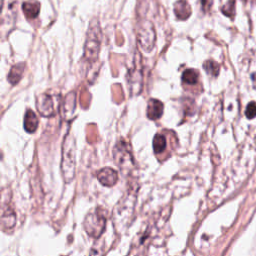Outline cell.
<instances>
[{"label": "cell", "instance_id": "obj_1", "mask_svg": "<svg viewBox=\"0 0 256 256\" xmlns=\"http://www.w3.org/2000/svg\"><path fill=\"white\" fill-rule=\"evenodd\" d=\"M76 169V143L72 134L68 133L62 145L61 171L64 182L70 183L75 177Z\"/></svg>", "mask_w": 256, "mask_h": 256}, {"label": "cell", "instance_id": "obj_2", "mask_svg": "<svg viewBox=\"0 0 256 256\" xmlns=\"http://www.w3.org/2000/svg\"><path fill=\"white\" fill-rule=\"evenodd\" d=\"M102 33L99 22L96 19L90 23L89 30L87 32V38L84 46V58L89 64H93L97 61L100 45H101Z\"/></svg>", "mask_w": 256, "mask_h": 256}, {"label": "cell", "instance_id": "obj_3", "mask_svg": "<svg viewBox=\"0 0 256 256\" xmlns=\"http://www.w3.org/2000/svg\"><path fill=\"white\" fill-rule=\"evenodd\" d=\"M106 226V216L104 215L102 209L95 208L94 210L90 211L84 219L83 227L86 231V233L94 238H99Z\"/></svg>", "mask_w": 256, "mask_h": 256}, {"label": "cell", "instance_id": "obj_4", "mask_svg": "<svg viewBox=\"0 0 256 256\" xmlns=\"http://www.w3.org/2000/svg\"><path fill=\"white\" fill-rule=\"evenodd\" d=\"M113 157L115 163L122 171H129L134 166L133 156L129 143L123 139L119 140L113 149Z\"/></svg>", "mask_w": 256, "mask_h": 256}, {"label": "cell", "instance_id": "obj_5", "mask_svg": "<svg viewBox=\"0 0 256 256\" xmlns=\"http://www.w3.org/2000/svg\"><path fill=\"white\" fill-rule=\"evenodd\" d=\"M156 33L154 25L149 20H144L139 25L137 30V42L140 47L147 53H149L155 46Z\"/></svg>", "mask_w": 256, "mask_h": 256}, {"label": "cell", "instance_id": "obj_6", "mask_svg": "<svg viewBox=\"0 0 256 256\" xmlns=\"http://www.w3.org/2000/svg\"><path fill=\"white\" fill-rule=\"evenodd\" d=\"M128 82H129L130 89L133 95H138L141 92L143 86V76L142 68L138 66V61H135L134 67L131 68L129 73H128Z\"/></svg>", "mask_w": 256, "mask_h": 256}, {"label": "cell", "instance_id": "obj_7", "mask_svg": "<svg viewBox=\"0 0 256 256\" xmlns=\"http://www.w3.org/2000/svg\"><path fill=\"white\" fill-rule=\"evenodd\" d=\"M36 107L40 115L43 117H51L55 113L53 98L47 93H42L37 97Z\"/></svg>", "mask_w": 256, "mask_h": 256}, {"label": "cell", "instance_id": "obj_8", "mask_svg": "<svg viewBox=\"0 0 256 256\" xmlns=\"http://www.w3.org/2000/svg\"><path fill=\"white\" fill-rule=\"evenodd\" d=\"M97 179L102 185L111 187V186L115 185L116 182L118 181V173L116 170H114L110 167H105L98 171Z\"/></svg>", "mask_w": 256, "mask_h": 256}, {"label": "cell", "instance_id": "obj_9", "mask_svg": "<svg viewBox=\"0 0 256 256\" xmlns=\"http://www.w3.org/2000/svg\"><path fill=\"white\" fill-rule=\"evenodd\" d=\"M17 12V0H3V9H2V22L6 20L8 23L13 21L15 14Z\"/></svg>", "mask_w": 256, "mask_h": 256}, {"label": "cell", "instance_id": "obj_10", "mask_svg": "<svg viewBox=\"0 0 256 256\" xmlns=\"http://www.w3.org/2000/svg\"><path fill=\"white\" fill-rule=\"evenodd\" d=\"M1 223H2V229L6 233H11V231L14 229L16 224V214L9 207L3 210Z\"/></svg>", "mask_w": 256, "mask_h": 256}, {"label": "cell", "instance_id": "obj_11", "mask_svg": "<svg viewBox=\"0 0 256 256\" xmlns=\"http://www.w3.org/2000/svg\"><path fill=\"white\" fill-rule=\"evenodd\" d=\"M163 103L157 99H150L147 105V117L151 120L159 119L163 114Z\"/></svg>", "mask_w": 256, "mask_h": 256}, {"label": "cell", "instance_id": "obj_12", "mask_svg": "<svg viewBox=\"0 0 256 256\" xmlns=\"http://www.w3.org/2000/svg\"><path fill=\"white\" fill-rule=\"evenodd\" d=\"M174 12L179 20H186L191 15V7L186 0H178L174 5Z\"/></svg>", "mask_w": 256, "mask_h": 256}, {"label": "cell", "instance_id": "obj_13", "mask_svg": "<svg viewBox=\"0 0 256 256\" xmlns=\"http://www.w3.org/2000/svg\"><path fill=\"white\" fill-rule=\"evenodd\" d=\"M22 10L29 19H34L40 12V3L37 0H27L22 4Z\"/></svg>", "mask_w": 256, "mask_h": 256}, {"label": "cell", "instance_id": "obj_14", "mask_svg": "<svg viewBox=\"0 0 256 256\" xmlns=\"http://www.w3.org/2000/svg\"><path fill=\"white\" fill-rule=\"evenodd\" d=\"M38 128V118L32 110H27L24 116V129L28 133H33Z\"/></svg>", "mask_w": 256, "mask_h": 256}, {"label": "cell", "instance_id": "obj_15", "mask_svg": "<svg viewBox=\"0 0 256 256\" xmlns=\"http://www.w3.org/2000/svg\"><path fill=\"white\" fill-rule=\"evenodd\" d=\"M24 66H25L24 63H18L11 68L9 75H8V81L12 85L17 84L21 80L23 72H24Z\"/></svg>", "mask_w": 256, "mask_h": 256}, {"label": "cell", "instance_id": "obj_16", "mask_svg": "<svg viewBox=\"0 0 256 256\" xmlns=\"http://www.w3.org/2000/svg\"><path fill=\"white\" fill-rule=\"evenodd\" d=\"M199 73L195 69H186L182 73V81L188 85H193L198 82Z\"/></svg>", "mask_w": 256, "mask_h": 256}, {"label": "cell", "instance_id": "obj_17", "mask_svg": "<svg viewBox=\"0 0 256 256\" xmlns=\"http://www.w3.org/2000/svg\"><path fill=\"white\" fill-rule=\"evenodd\" d=\"M203 68L209 75L213 77L218 76L220 71V65L214 60H206L203 63Z\"/></svg>", "mask_w": 256, "mask_h": 256}, {"label": "cell", "instance_id": "obj_18", "mask_svg": "<svg viewBox=\"0 0 256 256\" xmlns=\"http://www.w3.org/2000/svg\"><path fill=\"white\" fill-rule=\"evenodd\" d=\"M166 148V138L162 134H156L153 138V150L156 154L161 153Z\"/></svg>", "mask_w": 256, "mask_h": 256}, {"label": "cell", "instance_id": "obj_19", "mask_svg": "<svg viewBox=\"0 0 256 256\" xmlns=\"http://www.w3.org/2000/svg\"><path fill=\"white\" fill-rule=\"evenodd\" d=\"M221 11L224 15L234 18L235 15V0H228L227 3L221 8Z\"/></svg>", "mask_w": 256, "mask_h": 256}, {"label": "cell", "instance_id": "obj_20", "mask_svg": "<svg viewBox=\"0 0 256 256\" xmlns=\"http://www.w3.org/2000/svg\"><path fill=\"white\" fill-rule=\"evenodd\" d=\"M245 115L248 119H252L256 117V102L252 101L247 105L245 110Z\"/></svg>", "mask_w": 256, "mask_h": 256}, {"label": "cell", "instance_id": "obj_21", "mask_svg": "<svg viewBox=\"0 0 256 256\" xmlns=\"http://www.w3.org/2000/svg\"><path fill=\"white\" fill-rule=\"evenodd\" d=\"M201 4H202V10L204 12H208L212 7L213 0H201Z\"/></svg>", "mask_w": 256, "mask_h": 256}, {"label": "cell", "instance_id": "obj_22", "mask_svg": "<svg viewBox=\"0 0 256 256\" xmlns=\"http://www.w3.org/2000/svg\"><path fill=\"white\" fill-rule=\"evenodd\" d=\"M251 80H252V82L254 84V87L256 88V72L251 75Z\"/></svg>", "mask_w": 256, "mask_h": 256}]
</instances>
